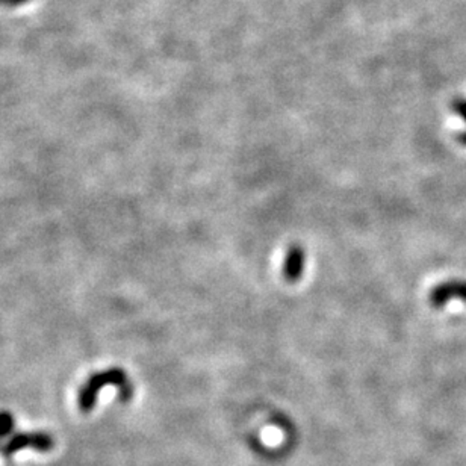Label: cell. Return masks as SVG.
Masks as SVG:
<instances>
[{"instance_id":"6da1fadb","label":"cell","mask_w":466,"mask_h":466,"mask_svg":"<svg viewBox=\"0 0 466 466\" xmlns=\"http://www.w3.org/2000/svg\"><path fill=\"white\" fill-rule=\"evenodd\" d=\"M108 385L117 386L120 389L121 401H127L132 397V394H134V388H132L126 373L121 368H109L107 371L94 374L84 385V388L79 392V409L82 412H91L95 406L99 391Z\"/></svg>"},{"instance_id":"7a4b0ae2","label":"cell","mask_w":466,"mask_h":466,"mask_svg":"<svg viewBox=\"0 0 466 466\" xmlns=\"http://www.w3.org/2000/svg\"><path fill=\"white\" fill-rule=\"evenodd\" d=\"M55 442L50 435L44 432H35V433H17L14 435L10 441H8L2 446V453L5 456H13L17 451L23 450V448H33L40 453H49L54 448Z\"/></svg>"},{"instance_id":"3957f363","label":"cell","mask_w":466,"mask_h":466,"mask_svg":"<svg viewBox=\"0 0 466 466\" xmlns=\"http://www.w3.org/2000/svg\"><path fill=\"white\" fill-rule=\"evenodd\" d=\"M451 300L466 303V280L451 279L436 285L428 295V302L435 309H444Z\"/></svg>"},{"instance_id":"277c9868","label":"cell","mask_w":466,"mask_h":466,"mask_svg":"<svg viewBox=\"0 0 466 466\" xmlns=\"http://www.w3.org/2000/svg\"><path fill=\"white\" fill-rule=\"evenodd\" d=\"M306 267V251L300 244H293L285 253L282 276L289 284H295L302 279Z\"/></svg>"},{"instance_id":"5b68a950","label":"cell","mask_w":466,"mask_h":466,"mask_svg":"<svg viewBox=\"0 0 466 466\" xmlns=\"http://www.w3.org/2000/svg\"><path fill=\"white\" fill-rule=\"evenodd\" d=\"M14 430V417L11 412L2 410L0 412V437H5Z\"/></svg>"},{"instance_id":"8992f818","label":"cell","mask_w":466,"mask_h":466,"mask_svg":"<svg viewBox=\"0 0 466 466\" xmlns=\"http://www.w3.org/2000/svg\"><path fill=\"white\" fill-rule=\"evenodd\" d=\"M451 111L466 123V99L457 98L451 102Z\"/></svg>"},{"instance_id":"52a82bcc","label":"cell","mask_w":466,"mask_h":466,"mask_svg":"<svg viewBox=\"0 0 466 466\" xmlns=\"http://www.w3.org/2000/svg\"><path fill=\"white\" fill-rule=\"evenodd\" d=\"M31 0H0V6L5 8H19L26 3H29Z\"/></svg>"},{"instance_id":"ba28073f","label":"cell","mask_w":466,"mask_h":466,"mask_svg":"<svg viewBox=\"0 0 466 466\" xmlns=\"http://www.w3.org/2000/svg\"><path fill=\"white\" fill-rule=\"evenodd\" d=\"M456 141L462 146H466V130H462L456 135Z\"/></svg>"}]
</instances>
